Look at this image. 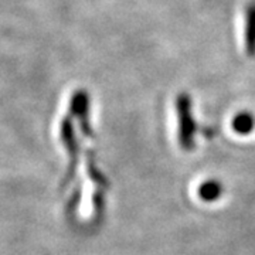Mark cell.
Segmentation results:
<instances>
[{"label": "cell", "instance_id": "obj_1", "mask_svg": "<svg viewBox=\"0 0 255 255\" xmlns=\"http://www.w3.org/2000/svg\"><path fill=\"white\" fill-rule=\"evenodd\" d=\"M176 110L179 119V137L186 149H190L194 137V119L191 115V101L187 94H180L176 100Z\"/></svg>", "mask_w": 255, "mask_h": 255}, {"label": "cell", "instance_id": "obj_2", "mask_svg": "<svg viewBox=\"0 0 255 255\" xmlns=\"http://www.w3.org/2000/svg\"><path fill=\"white\" fill-rule=\"evenodd\" d=\"M244 43H246L247 54L255 55V1L247 6Z\"/></svg>", "mask_w": 255, "mask_h": 255}, {"label": "cell", "instance_id": "obj_3", "mask_svg": "<svg viewBox=\"0 0 255 255\" xmlns=\"http://www.w3.org/2000/svg\"><path fill=\"white\" fill-rule=\"evenodd\" d=\"M255 119L251 112H240L233 119V129L238 135H248L254 130Z\"/></svg>", "mask_w": 255, "mask_h": 255}, {"label": "cell", "instance_id": "obj_4", "mask_svg": "<svg viewBox=\"0 0 255 255\" xmlns=\"http://www.w3.org/2000/svg\"><path fill=\"white\" fill-rule=\"evenodd\" d=\"M199 194L203 200L213 201L217 200L221 196V184L214 180H209V182L203 183L199 189Z\"/></svg>", "mask_w": 255, "mask_h": 255}]
</instances>
